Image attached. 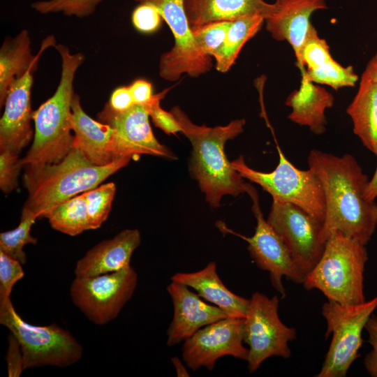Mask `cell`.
Returning a JSON list of instances; mask_svg holds the SVG:
<instances>
[{"mask_svg": "<svg viewBox=\"0 0 377 377\" xmlns=\"http://www.w3.org/2000/svg\"><path fill=\"white\" fill-rule=\"evenodd\" d=\"M307 163L325 194L323 241L339 232L366 246L377 226V204L364 197L369 180L356 159L348 154L339 156L312 149Z\"/></svg>", "mask_w": 377, "mask_h": 377, "instance_id": "cell-1", "label": "cell"}, {"mask_svg": "<svg viewBox=\"0 0 377 377\" xmlns=\"http://www.w3.org/2000/svg\"><path fill=\"white\" fill-rule=\"evenodd\" d=\"M171 112L179 123L182 133L191 143L193 151L190 171L213 207L220 206L223 196H237L247 192L249 184L232 166L225 154L224 146L244 131V119L231 121L228 125L208 127L197 125L178 106Z\"/></svg>", "mask_w": 377, "mask_h": 377, "instance_id": "cell-2", "label": "cell"}, {"mask_svg": "<svg viewBox=\"0 0 377 377\" xmlns=\"http://www.w3.org/2000/svg\"><path fill=\"white\" fill-rule=\"evenodd\" d=\"M54 47L61 59V77L54 94L33 112V142L26 156L20 158L25 170L58 163L73 147L71 123L73 82L84 57L80 52L71 53L61 44Z\"/></svg>", "mask_w": 377, "mask_h": 377, "instance_id": "cell-3", "label": "cell"}, {"mask_svg": "<svg viewBox=\"0 0 377 377\" xmlns=\"http://www.w3.org/2000/svg\"><path fill=\"white\" fill-rule=\"evenodd\" d=\"M132 158H118L105 165L91 163L77 148L73 147L59 163L25 170L24 185L29 196L21 215L45 218L61 202L97 187L110 175L125 167Z\"/></svg>", "mask_w": 377, "mask_h": 377, "instance_id": "cell-4", "label": "cell"}, {"mask_svg": "<svg viewBox=\"0 0 377 377\" xmlns=\"http://www.w3.org/2000/svg\"><path fill=\"white\" fill-rule=\"evenodd\" d=\"M367 260L365 245L339 232L333 233L303 285L308 290H319L327 300L343 304L362 303L366 301L364 272Z\"/></svg>", "mask_w": 377, "mask_h": 377, "instance_id": "cell-5", "label": "cell"}, {"mask_svg": "<svg viewBox=\"0 0 377 377\" xmlns=\"http://www.w3.org/2000/svg\"><path fill=\"white\" fill-rule=\"evenodd\" d=\"M0 323L20 343L24 370L44 366L66 367L82 357V345L68 330L56 323L40 326L24 321L10 299L0 304Z\"/></svg>", "mask_w": 377, "mask_h": 377, "instance_id": "cell-6", "label": "cell"}, {"mask_svg": "<svg viewBox=\"0 0 377 377\" xmlns=\"http://www.w3.org/2000/svg\"><path fill=\"white\" fill-rule=\"evenodd\" d=\"M279 163L270 172L249 167L244 156L231 161L233 168L245 179L260 186L274 200L294 204L320 222L325 220L326 205L324 191L316 175L309 168H297L276 145Z\"/></svg>", "mask_w": 377, "mask_h": 377, "instance_id": "cell-7", "label": "cell"}, {"mask_svg": "<svg viewBox=\"0 0 377 377\" xmlns=\"http://www.w3.org/2000/svg\"><path fill=\"white\" fill-rule=\"evenodd\" d=\"M377 308V297L357 304H343L327 300L322 307L327 323L325 336L332 341L318 377H344L359 357L362 332Z\"/></svg>", "mask_w": 377, "mask_h": 377, "instance_id": "cell-8", "label": "cell"}, {"mask_svg": "<svg viewBox=\"0 0 377 377\" xmlns=\"http://www.w3.org/2000/svg\"><path fill=\"white\" fill-rule=\"evenodd\" d=\"M279 299L255 292L249 299L244 318V342L249 346L248 369L254 373L269 357L289 358L288 343L296 339L294 327L286 325L279 316Z\"/></svg>", "mask_w": 377, "mask_h": 377, "instance_id": "cell-9", "label": "cell"}, {"mask_svg": "<svg viewBox=\"0 0 377 377\" xmlns=\"http://www.w3.org/2000/svg\"><path fill=\"white\" fill-rule=\"evenodd\" d=\"M138 274L131 265L91 276H75L70 287L73 304L96 325L115 319L132 297Z\"/></svg>", "mask_w": 377, "mask_h": 377, "instance_id": "cell-10", "label": "cell"}, {"mask_svg": "<svg viewBox=\"0 0 377 377\" xmlns=\"http://www.w3.org/2000/svg\"><path fill=\"white\" fill-rule=\"evenodd\" d=\"M135 1L154 5L173 34V47L160 58L161 77L173 82L183 74L196 77L211 70L213 57L205 55L198 46L186 15L184 0Z\"/></svg>", "mask_w": 377, "mask_h": 377, "instance_id": "cell-11", "label": "cell"}, {"mask_svg": "<svg viewBox=\"0 0 377 377\" xmlns=\"http://www.w3.org/2000/svg\"><path fill=\"white\" fill-rule=\"evenodd\" d=\"M267 221L306 278L325 249L326 242L321 237L323 225L300 207L274 199Z\"/></svg>", "mask_w": 377, "mask_h": 377, "instance_id": "cell-12", "label": "cell"}, {"mask_svg": "<svg viewBox=\"0 0 377 377\" xmlns=\"http://www.w3.org/2000/svg\"><path fill=\"white\" fill-rule=\"evenodd\" d=\"M246 193L253 200L252 211L256 219L253 235L247 237L236 233L221 222L217 226L223 232L237 235L248 243L251 258L258 268L269 272L272 286L283 298L286 290L282 283L283 276L294 283L303 284L305 276L297 269L285 244L265 219L257 192L251 184Z\"/></svg>", "mask_w": 377, "mask_h": 377, "instance_id": "cell-13", "label": "cell"}, {"mask_svg": "<svg viewBox=\"0 0 377 377\" xmlns=\"http://www.w3.org/2000/svg\"><path fill=\"white\" fill-rule=\"evenodd\" d=\"M244 318L226 317L197 331L184 341L182 359L192 370L214 368L226 355L247 360L249 348L244 346Z\"/></svg>", "mask_w": 377, "mask_h": 377, "instance_id": "cell-14", "label": "cell"}, {"mask_svg": "<svg viewBox=\"0 0 377 377\" xmlns=\"http://www.w3.org/2000/svg\"><path fill=\"white\" fill-rule=\"evenodd\" d=\"M98 121L114 130L120 155L135 158L142 154L176 159L166 146L161 144L151 130L149 115L142 105L135 104L123 112H117L106 103L98 114Z\"/></svg>", "mask_w": 377, "mask_h": 377, "instance_id": "cell-15", "label": "cell"}, {"mask_svg": "<svg viewBox=\"0 0 377 377\" xmlns=\"http://www.w3.org/2000/svg\"><path fill=\"white\" fill-rule=\"evenodd\" d=\"M36 67L29 69L10 85L0 120V151L20 154L34 139L31 88Z\"/></svg>", "mask_w": 377, "mask_h": 377, "instance_id": "cell-16", "label": "cell"}, {"mask_svg": "<svg viewBox=\"0 0 377 377\" xmlns=\"http://www.w3.org/2000/svg\"><path fill=\"white\" fill-rule=\"evenodd\" d=\"M166 289L174 309L167 331L168 346L184 341L200 329L228 317L223 310L205 302L184 284L171 281Z\"/></svg>", "mask_w": 377, "mask_h": 377, "instance_id": "cell-17", "label": "cell"}, {"mask_svg": "<svg viewBox=\"0 0 377 377\" xmlns=\"http://www.w3.org/2000/svg\"><path fill=\"white\" fill-rule=\"evenodd\" d=\"M73 147L80 150L93 164L102 166L122 158L114 130L110 125L90 117L83 110L75 93L71 103Z\"/></svg>", "mask_w": 377, "mask_h": 377, "instance_id": "cell-18", "label": "cell"}, {"mask_svg": "<svg viewBox=\"0 0 377 377\" xmlns=\"http://www.w3.org/2000/svg\"><path fill=\"white\" fill-rule=\"evenodd\" d=\"M327 8L325 0H276L265 17L266 29L275 40L288 42L298 61L312 25L311 15Z\"/></svg>", "mask_w": 377, "mask_h": 377, "instance_id": "cell-19", "label": "cell"}, {"mask_svg": "<svg viewBox=\"0 0 377 377\" xmlns=\"http://www.w3.org/2000/svg\"><path fill=\"white\" fill-rule=\"evenodd\" d=\"M141 242L138 229H125L89 249L76 263L75 276H91L119 271L131 265Z\"/></svg>", "mask_w": 377, "mask_h": 377, "instance_id": "cell-20", "label": "cell"}, {"mask_svg": "<svg viewBox=\"0 0 377 377\" xmlns=\"http://www.w3.org/2000/svg\"><path fill=\"white\" fill-rule=\"evenodd\" d=\"M171 281L195 290L202 299L223 310L229 318H244L249 300L230 291L217 272L215 262H209L202 269L194 272H177Z\"/></svg>", "mask_w": 377, "mask_h": 377, "instance_id": "cell-21", "label": "cell"}, {"mask_svg": "<svg viewBox=\"0 0 377 377\" xmlns=\"http://www.w3.org/2000/svg\"><path fill=\"white\" fill-rule=\"evenodd\" d=\"M304 70L301 71L300 88L291 92L286 101V105L292 108L288 118L321 135L326 131L325 110L333 105L334 98L325 88L310 81Z\"/></svg>", "mask_w": 377, "mask_h": 377, "instance_id": "cell-22", "label": "cell"}, {"mask_svg": "<svg viewBox=\"0 0 377 377\" xmlns=\"http://www.w3.org/2000/svg\"><path fill=\"white\" fill-rule=\"evenodd\" d=\"M29 31L22 30L14 38H5L0 48V106H3L10 85L29 69L38 66L40 56L50 46H55L52 36L45 38L36 55L31 52Z\"/></svg>", "mask_w": 377, "mask_h": 377, "instance_id": "cell-23", "label": "cell"}, {"mask_svg": "<svg viewBox=\"0 0 377 377\" xmlns=\"http://www.w3.org/2000/svg\"><path fill=\"white\" fill-rule=\"evenodd\" d=\"M184 7L193 31L209 23L232 22L248 15H261L265 19L272 3L263 0H184Z\"/></svg>", "mask_w": 377, "mask_h": 377, "instance_id": "cell-24", "label": "cell"}, {"mask_svg": "<svg viewBox=\"0 0 377 377\" xmlns=\"http://www.w3.org/2000/svg\"><path fill=\"white\" fill-rule=\"evenodd\" d=\"M346 112L353 121L354 133L377 156V82L367 70Z\"/></svg>", "mask_w": 377, "mask_h": 377, "instance_id": "cell-25", "label": "cell"}, {"mask_svg": "<svg viewBox=\"0 0 377 377\" xmlns=\"http://www.w3.org/2000/svg\"><path fill=\"white\" fill-rule=\"evenodd\" d=\"M264 22L261 15H248L232 22L223 43L213 56L218 71H229L244 45L259 31Z\"/></svg>", "mask_w": 377, "mask_h": 377, "instance_id": "cell-26", "label": "cell"}, {"mask_svg": "<svg viewBox=\"0 0 377 377\" xmlns=\"http://www.w3.org/2000/svg\"><path fill=\"white\" fill-rule=\"evenodd\" d=\"M51 227L62 233L75 236L91 230L87 202L83 193L54 207L46 216Z\"/></svg>", "mask_w": 377, "mask_h": 377, "instance_id": "cell-27", "label": "cell"}, {"mask_svg": "<svg viewBox=\"0 0 377 377\" xmlns=\"http://www.w3.org/2000/svg\"><path fill=\"white\" fill-rule=\"evenodd\" d=\"M36 217L32 215L20 216V224L12 230L0 234V251L22 264L27 261L26 253L23 251L27 244H36L37 239L31 235V228Z\"/></svg>", "mask_w": 377, "mask_h": 377, "instance_id": "cell-28", "label": "cell"}, {"mask_svg": "<svg viewBox=\"0 0 377 377\" xmlns=\"http://www.w3.org/2000/svg\"><path fill=\"white\" fill-rule=\"evenodd\" d=\"M304 71L310 81L334 89L354 87L358 80L352 66H343L333 58L313 70Z\"/></svg>", "mask_w": 377, "mask_h": 377, "instance_id": "cell-29", "label": "cell"}, {"mask_svg": "<svg viewBox=\"0 0 377 377\" xmlns=\"http://www.w3.org/2000/svg\"><path fill=\"white\" fill-rule=\"evenodd\" d=\"M115 192V184L109 182L82 193L87 202L91 230L100 228L108 219Z\"/></svg>", "mask_w": 377, "mask_h": 377, "instance_id": "cell-30", "label": "cell"}, {"mask_svg": "<svg viewBox=\"0 0 377 377\" xmlns=\"http://www.w3.org/2000/svg\"><path fill=\"white\" fill-rule=\"evenodd\" d=\"M332 58L327 41L311 25L302 45L297 65L300 71L313 70Z\"/></svg>", "mask_w": 377, "mask_h": 377, "instance_id": "cell-31", "label": "cell"}, {"mask_svg": "<svg viewBox=\"0 0 377 377\" xmlns=\"http://www.w3.org/2000/svg\"><path fill=\"white\" fill-rule=\"evenodd\" d=\"M103 0H47L35 1L31 7L41 14L62 13L68 16L84 17L93 14Z\"/></svg>", "mask_w": 377, "mask_h": 377, "instance_id": "cell-32", "label": "cell"}, {"mask_svg": "<svg viewBox=\"0 0 377 377\" xmlns=\"http://www.w3.org/2000/svg\"><path fill=\"white\" fill-rule=\"evenodd\" d=\"M232 22H212L193 31L194 38L202 53L213 57L223 43Z\"/></svg>", "mask_w": 377, "mask_h": 377, "instance_id": "cell-33", "label": "cell"}, {"mask_svg": "<svg viewBox=\"0 0 377 377\" xmlns=\"http://www.w3.org/2000/svg\"><path fill=\"white\" fill-rule=\"evenodd\" d=\"M168 90L169 89H167L154 94L150 101L142 105L145 106L156 127L168 135H175L179 132L182 133L179 123L171 111H165L160 105L161 100L165 97Z\"/></svg>", "mask_w": 377, "mask_h": 377, "instance_id": "cell-34", "label": "cell"}, {"mask_svg": "<svg viewBox=\"0 0 377 377\" xmlns=\"http://www.w3.org/2000/svg\"><path fill=\"white\" fill-rule=\"evenodd\" d=\"M22 265L0 251V304L10 299L13 288L24 277Z\"/></svg>", "mask_w": 377, "mask_h": 377, "instance_id": "cell-35", "label": "cell"}, {"mask_svg": "<svg viewBox=\"0 0 377 377\" xmlns=\"http://www.w3.org/2000/svg\"><path fill=\"white\" fill-rule=\"evenodd\" d=\"M22 168L18 154L8 150L0 151V188L4 193L17 188Z\"/></svg>", "mask_w": 377, "mask_h": 377, "instance_id": "cell-36", "label": "cell"}, {"mask_svg": "<svg viewBox=\"0 0 377 377\" xmlns=\"http://www.w3.org/2000/svg\"><path fill=\"white\" fill-rule=\"evenodd\" d=\"M163 17L153 4L140 3L133 11L131 21L133 27L142 33L156 31L161 24Z\"/></svg>", "mask_w": 377, "mask_h": 377, "instance_id": "cell-37", "label": "cell"}, {"mask_svg": "<svg viewBox=\"0 0 377 377\" xmlns=\"http://www.w3.org/2000/svg\"><path fill=\"white\" fill-rule=\"evenodd\" d=\"M364 329L368 333V342L372 350L365 355L364 366L371 376L377 377V317L375 315L369 317Z\"/></svg>", "mask_w": 377, "mask_h": 377, "instance_id": "cell-38", "label": "cell"}, {"mask_svg": "<svg viewBox=\"0 0 377 377\" xmlns=\"http://www.w3.org/2000/svg\"><path fill=\"white\" fill-rule=\"evenodd\" d=\"M8 374L9 377H19L24 370L22 348L17 339L10 333L6 355Z\"/></svg>", "mask_w": 377, "mask_h": 377, "instance_id": "cell-39", "label": "cell"}, {"mask_svg": "<svg viewBox=\"0 0 377 377\" xmlns=\"http://www.w3.org/2000/svg\"><path fill=\"white\" fill-rule=\"evenodd\" d=\"M108 103L117 112H123L133 106L135 103L129 86L116 88L112 91Z\"/></svg>", "mask_w": 377, "mask_h": 377, "instance_id": "cell-40", "label": "cell"}, {"mask_svg": "<svg viewBox=\"0 0 377 377\" xmlns=\"http://www.w3.org/2000/svg\"><path fill=\"white\" fill-rule=\"evenodd\" d=\"M129 88L135 104L145 105L154 95L151 84L143 79L135 80L129 85Z\"/></svg>", "mask_w": 377, "mask_h": 377, "instance_id": "cell-41", "label": "cell"}, {"mask_svg": "<svg viewBox=\"0 0 377 377\" xmlns=\"http://www.w3.org/2000/svg\"><path fill=\"white\" fill-rule=\"evenodd\" d=\"M364 197L369 201H375L377 197V168L372 178L368 182L364 191Z\"/></svg>", "mask_w": 377, "mask_h": 377, "instance_id": "cell-42", "label": "cell"}, {"mask_svg": "<svg viewBox=\"0 0 377 377\" xmlns=\"http://www.w3.org/2000/svg\"><path fill=\"white\" fill-rule=\"evenodd\" d=\"M177 376H189L188 372L181 360L178 357H173L171 359Z\"/></svg>", "mask_w": 377, "mask_h": 377, "instance_id": "cell-43", "label": "cell"}, {"mask_svg": "<svg viewBox=\"0 0 377 377\" xmlns=\"http://www.w3.org/2000/svg\"><path fill=\"white\" fill-rule=\"evenodd\" d=\"M365 70H367L377 82V52L369 60Z\"/></svg>", "mask_w": 377, "mask_h": 377, "instance_id": "cell-44", "label": "cell"}]
</instances>
